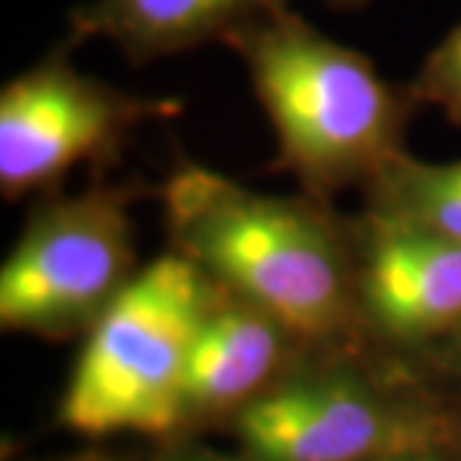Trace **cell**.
<instances>
[{
	"label": "cell",
	"instance_id": "cell-12",
	"mask_svg": "<svg viewBox=\"0 0 461 461\" xmlns=\"http://www.w3.org/2000/svg\"><path fill=\"white\" fill-rule=\"evenodd\" d=\"M430 354L438 359V364L444 366L451 377L461 382V330L459 333H454V336H451L448 341H444L438 348H433Z\"/></svg>",
	"mask_w": 461,
	"mask_h": 461
},
{
	"label": "cell",
	"instance_id": "cell-1",
	"mask_svg": "<svg viewBox=\"0 0 461 461\" xmlns=\"http://www.w3.org/2000/svg\"><path fill=\"white\" fill-rule=\"evenodd\" d=\"M172 251L208 280L277 318L305 348L354 346L351 223L330 205L249 190L198 162L162 185Z\"/></svg>",
	"mask_w": 461,
	"mask_h": 461
},
{
	"label": "cell",
	"instance_id": "cell-16",
	"mask_svg": "<svg viewBox=\"0 0 461 461\" xmlns=\"http://www.w3.org/2000/svg\"><path fill=\"white\" fill-rule=\"evenodd\" d=\"M72 461H103V459H95V456H83V459H72Z\"/></svg>",
	"mask_w": 461,
	"mask_h": 461
},
{
	"label": "cell",
	"instance_id": "cell-10",
	"mask_svg": "<svg viewBox=\"0 0 461 461\" xmlns=\"http://www.w3.org/2000/svg\"><path fill=\"white\" fill-rule=\"evenodd\" d=\"M369 213L387 215L461 244V159L420 162L402 154L364 190Z\"/></svg>",
	"mask_w": 461,
	"mask_h": 461
},
{
	"label": "cell",
	"instance_id": "cell-13",
	"mask_svg": "<svg viewBox=\"0 0 461 461\" xmlns=\"http://www.w3.org/2000/svg\"><path fill=\"white\" fill-rule=\"evenodd\" d=\"M165 461H236L226 459V456H215V454H208V451H182V454H175ZM241 461H251L249 456H244Z\"/></svg>",
	"mask_w": 461,
	"mask_h": 461
},
{
	"label": "cell",
	"instance_id": "cell-4",
	"mask_svg": "<svg viewBox=\"0 0 461 461\" xmlns=\"http://www.w3.org/2000/svg\"><path fill=\"white\" fill-rule=\"evenodd\" d=\"M354 346L308 348L267 393L230 418L251 461H382L438 454L451 418L379 379Z\"/></svg>",
	"mask_w": 461,
	"mask_h": 461
},
{
	"label": "cell",
	"instance_id": "cell-6",
	"mask_svg": "<svg viewBox=\"0 0 461 461\" xmlns=\"http://www.w3.org/2000/svg\"><path fill=\"white\" fill-rule=\"evenodd\" d=\"M177 113L172 98H141L77 72L54 51L0 93V193H54L83 162H105L149 118Z\"/></svg>",
	"mask_w": 461,
	"mask_h": 461
},
{
	"label": "cell",
	"instance_id": "cell-14",
	"mask_svg": "<svg viewBox=\"0 0 461 461\" xmlns=\"http://www.w3.org/2000/svg\"><path fill=\"white\" fill-rule=\"evenodd\" d=\"M382 461H448L444 456V451L438 454H408V456H393V459H382Z\"/></svg>",
	"mask_w": 461,
	"mask_h": 461
},
{
	"label": "cell",
	"instance_id": "cell-5",
	"mask_svg": "<svg viewBox=\"0 0 461 461\" xmlns=\"http://www.w3.org/2000/svg\"><path fill=\"white\" fill-rule=\"evenodd\" d=\"M131 203L129 187L93 185L36 205L0 269L3 330L85 339L141 269Z\"/></svg>",
	"mask_w": 461,
	"mask_h": 461
},
{
	"label": "cell",
	"instance_id": "cell-11",
	"mask_svg": "<svg viewBox=\"0 0 461 461\" xmlns=\"http://www.w3.org/2000/svg\"><path fill=\"white\" fill-rule=\"evenodd\" d=\"M411 90L420 105H436L461 131V21L429 51Z\"/></svg>",
	"mask_w": 461,
	"mask_h": 461
},
{
	"label": "cell",
	"instance_id": "cell-7",
	"mask_svg": "<svg viewBox=\"0 0 461 461\" xmlns=\"http://www.w3.org/2000/svg\"><path fill=\"white\" fill-rule=\"evenodd\" d=\"M359 333L433 351L461 330V244L364 211L351 223Z\"/></svg>",
	"mask_w": 461,
	"mask_h": 461
},
{
	"label": "cell",
	"instance_id": "cell-2",
	"mask_svg": "<svg viewBox=\"0 0 461 461\" xmlns=\"http://www.w3.org/2000/svg\"><path fill=\"white\" fill-rule=\"evenodd\" d=\"M226 44L244 59L275 131V167L303 195L330 205L408 154L405 129L420 105L411 85L384 80L364 51L318 32L290 0H269Z\"/></svg>",
	"mask_w": 461,
	"mask_h": 461
},
{
	"label": "cell",
	"instance_id": "cell-15",
	"mask_svg": "<svg viewBox=\"0 0 461 461\" xmlns=\"http://www.w3.org/2000/svg\"><path fill=\"white\" fill-rule=\"evenodd\" d=\"M326 3L336 11H351V8H362L369 0H326Z\"/></svg>",
	"mask_w": 461,
	"mask_h": 461
},
{
	"label": "cell",
	"instance_id": "cell-8",
	"mask_svg": "<svg viewBox=\"0 0 461 461\" xmlns=\"http://www.w3.org/2000/svg\"><path fill=\"white\" fill-rule=\"evenodd\" d=\"M305 351L277 318L218 287L187 351L180 387L182 429L239 415Z\"/></svg>",
	"mask_w": 461,
	"mask_h": 461
},
{
	"label": "cell",
	"instance_id": "cell-9",
	"mask_svg": "<svg viewBox=\"0 0 461 461\" xmlns=\"http://www.w3.org/2000/svg\"><path fill=\"white\" fill-rule=\"evenodd\" d=\"M269 0H93L69 14V44L108 39L133 65L223 41Z\"/></svg>",
	"mask_w": 461,
	"mask_h": 461
},
{
	"label": "cell",
	"instance_id": "cell-3",
	"mask_svg": "<svg viewBox=\"0 0 461 461\" xmlns=\"http://www.w3.org/2000/svg\"><path fill=\"white\" fill-rule=\"evenodd\" d=\"M215 295L218 285L172 249L144 264L85 333L59 402L62 426L87 438L182 430L185 362Z\"/></svg>",
	"mask_w": 461,
	"mask_h": 461
}]
</instances>
